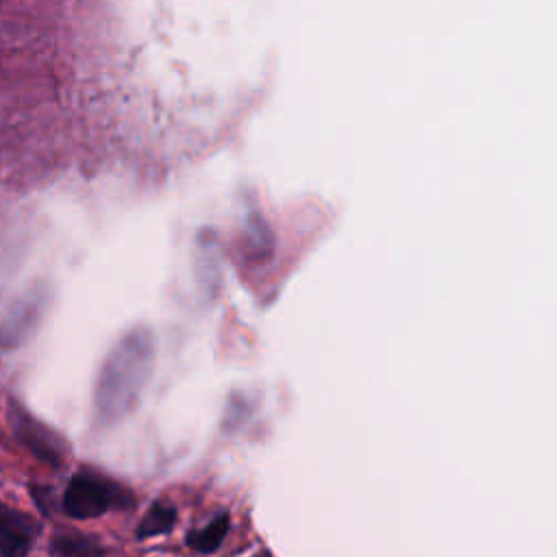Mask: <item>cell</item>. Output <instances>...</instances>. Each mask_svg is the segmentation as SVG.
Listing matches in <instances>:
<instances>
[{
  "mask_svg": "<svg viewBox=\"0 0 557 557\" xmlns=\"http://www.w3.org/2000/svg\"><path fill=\"white\" fill-rule=\"evenodd\" d=\"M154 363L157 337L150 326H133L115 339L94 381V418L98 426L111 429L141 405Z\"/></svg>",
  "mask_w": 557,
  "mask_h": 557,
  "instance_id": "6da1fadb",
  "label": "cell"
},
{
  "mask_svg": "<svg viewBox=\"0 0 557 557\" xmlns=\"http://www.w3.org/2000/svg\"><path fill=\"white\" fill-rule=\"evenodd\" d=\"M137 494L115 476L96 468H78L61 492V513L67 520H94L109 511H133Z\"/></svg>",
  "mask_w": 557,
  "mask_h": 557,
  "instance_id": "7a4b0ae2",
  "label": "cell"
},
{
  "mask_svg": "<svg viewBox=\"0 0 557 557\" xmlns=\"http://www.w3.org/2000/svg\"><path fill=\"white\" fill-rule=\"evenodd\" d=\"M7 424L13 440L39 463L61 470L72 453V446L63 433L37 418L17 398L7 400Z\"/></svg>",
  "mask_w": 557,
  "mask_h": 557,
  "instance_id": "3957f363",
  "label": "cell"
},
{
  "mask_svg": "<svg viewBox=\"0 0 557 557\" xmlns=\"http://www.w3.org/2000/svg\"><path fill=\"white\" fill-rule=\"evenodd\" d=\"M48 307V287L35 283L15 296L0 313V350L11 352L24 346L39 329Z\"/></svg>",
  "mask_w": 557,
  "mask_h": 557,
  "instance_id": "277c9868",
  "label": "cell"
},
{
  "mask_svg": "<svg viewBox=\"0 0 557 557\" xmlns=\"http://www.w3.org/2000/svg\"><path fill=\"white\" fill-rule=\"evenodd\" d=\"M41 529L39 518L0 500V557H28Z\"/></svg>",
  "mask_w": 557,
  "mask_h": 557,
  "instance_id": "5b68a950",
  "label": "cell"
},
{
  "mask_svg": "<svg viewBox=\"0 0 557 557\" xmlns=\"http://www.w3.org/2000/svg\"><path fill=\"white\" fill-rule=\"evenodd\" d=\"M109 548L96 533L57 527L48 537V557H107Z\"/></svg>",
  "mask_w": 557,
  "mask_h": 557,
  "instance_id": "8992f818",
  "label": "cell"
},
{
  "mask_svg": "<svg viewBox=\"0 0 557 557\" xmlns=\"http://www.w3.org/2000/svg\"><path fill=\"white\" fill-rule=\"evenodd\" d=\"M233 520H231V511L228 509H220L205 527H196V529H187L185 531V546L191 553L198 555H213L222 548L226 535L231 533Z\"/></svg>",
  "mask_w": 557,
  "mask_h": 557,
  "instance_id": "52a82bcc",
  "label": "cell"
},
{
  "mask_svg": "<svg viewBox=\"0 0 557 557\" xmlns=\"http://www.w3.org/2000/svg\"><path fill=\"white\" fill-rule=\"evenodd\" d=\"M178 524V507L168 498H154L144 516L139 518L133 537L137 542H146L159 535H170Z\"/></svg>",
  "mask_w": 557,
  "mask_h": 557,
  "instance_id": "ba28073f",
  "label": "cell"
},
{
  "mask_svg": "<svg viewBox=\"0 0 557 557\" xmlns=\"http://www.w3.org/2000/svg\"><path fill=\"white\" fill-rule=\"evenodd\" d=\"M26 487H28V496L41 518H54L57 513H61V496L57 494L54 485L28 481Z\"/></svg>",
  "mask_w": 557,
  "mask_h": 557,
  "instance_id": "9c48e42d",
  "label": "cell"
},
{
  "mask_svg": "<svg viewBox=\"0 0 557 557\" xmlns=\"http://www.w3.org/2000/svg\"><path fill=\"white\" fill-rule=\"evenodd\" d=\"M246 235L250 239V248H252L255 255H270L272 252V233L259 215H250Z\"/></svg>",
  "mask_w": 557,
  "mask_h": 557,
  "instance_id": "30bf717a",
  "label": "cell"
},
{
  "mask_svg": "<svg viewBox=\"0 0 557 557\" xmlns=\"http://www.w3.org/2000/svg\"><path fill=\"white\" fill-rule=\"evenodd\" d=\"M257 557H274V555H272V553H268V550H263V553H259Z\"/></svg>",
  "mask_w": 557,
  "mask_h": 557,
  "instance_id": "8fae6325",
  "label": "cell"
}]
</instances>
